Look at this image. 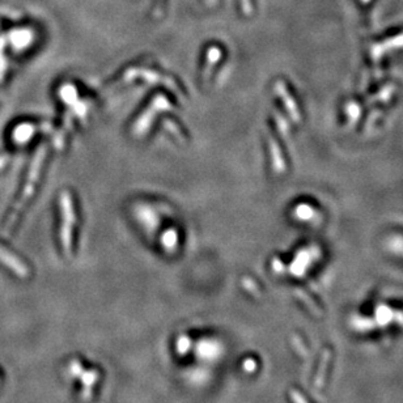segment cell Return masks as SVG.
Masks as SVG:
<instances>
[{"label": "cell", "mask_w": 403, "mask_h": 403, "mask_svg": "<svg viewBox=\"0 0 403 403\" xmlns=\"http://www.w3.org/2000/svg\"><path fill=\"white\" fill-rule=\"evenodd\" d=\"M62 211H63V228H62V244L63 247L66 249L67 253H70L71 249V228L74 225L75 216L72 214V207H71V198L70 194L63 193L62 194V200H61Z\"/></svg>", "instance_id": "2"}, {"label": "cell", "mask_w": 403, "mask_h": 403, "mask_svg": "<svg viewBox=\"0 0 403 403\" xmlns=\"http://www.w3.org/2000/svg\"><path fill=\"white\" fill-rule=\"evenodd\" d=\"M0 262H3L8 268L12 271L16 272L20 278H27L28 276V267L17 257H15L12 253L6 250L4 247L0 246Z\"/></svg>", "instance_id": "3"}, {"label": "cell", "mask_w": 403, "mask_h": 403, "mask_svg": "<svg viewBox=\"0 0 403 403\" xmlns=\"http://www.w3.org/2000/svg\"><path fill=\"white\" fill-rule=\"evenodd\" d=\"M70 370H71V373L74 376H80L84 369H83V365L78 361V360H74V361L70 364Z\"/></svg>", "instance_id": "10"}, {"label": "cell", "mask_w": 403, "mask_h": 403, "mask_svg": "<svg viewBox=\"0 0 403 403\" xmlns=\"http://www.w3.org/2000/svg\"><path fill=\"white\" fill-rule=\"evenodd\" d=\"M351 326H352L355 330H357V331H368V330H372L374 329V327H377L374 319L360 317V315H356V317H353V318L351 319Z\"/></svg>", "instance_id": "7"}, {"label": "cell", "mask_w": 403, "mask_h": 403, "mask_svg": "<svg viewBox=\"0 0 403 403\" xmlns=\"http://www.w3.org/2000/svg\"><path fill=\"white\" fill-rule=\"evenodd\" d=\"M377 327L378 326H386L390 322H396L403 325V313L394 312L393 309L387 308L385 305H379L376 309V318H374Z\"/></svg>", "instance_id": "4"}, {"label": "cell", "mask_w": 403, "mask_h": 403, "mask_svg": "<svg viewBox=\"0 0 403 403\" xmlns=\"http://www.w3.org/2000/svg\"><path fill=\"white\" fill-rule=\"evenodd\" d=\"M191 348V340L186 335H182L177 340V351L180 353H186Z\"/></svg>", "instance_id": "9"}, {"label": "cell", "mask_w": 403, "mask_h": 403, "mask_svg": "<svg viewBox=\"0 0 403 403\" xmlns=\"http://www.w3.org/2000/svg\"><path fill=\"white\" fill-rule=\"evenodd\" d=\"M327 361H329V352H325L323 355V359H322L321 365H319V370L317 373V377H315V383L317 386L321 387L322 383H323V379H325V370L326 366H327Z\"/></svg>", "instance_id": "8"}, {"label": "cell", "mask_w": 403, "mask_h": 403, "mask_svg": "<svg viewBox=\"0 0 403 403\" xmlns=\"http://www.w3.org/2000/svg\"><path fill=\"white\" fill-rule=\"evenodd\" d=\"M79 377H82V382H83V398L85 400H88L89 398L92 396V386L97 382L99 379V373L96 372L95 369L91 370H83V373Z\"/></svg>", "instance_id": "6"}, {"label": "cell", "mask_w": 403, "mask_h": 403, "mask_svg": "<svg viewBox=\"0 0 403 403\" xmlns=\"http://www.w3.org/2000/svg\"><path fill=\"white\" fill-rule=\"evenodd\" d=\"M244 369L246 372H254L257 369V362L253 359H246L244 361Z\"/></svg>", "instance_id": "11"}, {"label": "cell", "mask_w": 403, "mask_h": 403, "mask_svg": "<svg viewBox=\"0 0 403 403\" xmlns=\"http://www.w3.org/2000/svg\"><path fill=\"white\" fill-rule=\"evenodd\" d=\"M291 398L292 400H293V403H308L305 400L304 396L298 393V391H296V390H292L291 391Z\"/></svg>", "instance_id": "12"}, {"label": "cell", "mask_w": 403, "mask_h": 403, "mask_svg": "<svg viewBox=\"0 0 403 403\" xmlns=\"http://www.w3.org/2000/svg\"><path fill=\"white\" fill-rule=\"evenodd\" d=\"M220 344L212 340H203L197 347V355L200 356L202 359H215L220 355Z\"/></svg>", "instance_id": "5"}, {"label": "cell", "mask_w": 403, "mask_h": 403, "mask_svg": "<svg viewBox=\"0 0 403 403\" xmlns=\"http://www.w3.org/2000/svg\"><path fill=\"white\" fill-rule=\"evenodd\" d=\"M45 153H46V149L44 147H40V149L36 153V157H34L33 163H32V168L31 172H29V177H28V181L25 183V187L23 190V194L21 197L19 198L17 203L15 204V207L12 208V212H11L10 217L7 219L6 224H4L3 229H2V236L3 237H7L10 232L14 228L15 223L20 216V212L23 210V207L25 206V203L28 202V199L33 195L34 193V187H36V182H37V178L40 176V172H41V165L42 161L45 159Z\"/></svg>", "instance_id": "1"}]
</instances>
